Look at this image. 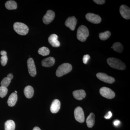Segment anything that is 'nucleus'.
<instances>
[{
  "label": "nucleus",
  "instance_id": "nucleus-13",
  "mask_svg": "<svg viewBox=\"0 0 130 130\" xmlns=\"http://www.w3.org/2000/svg\"><path fill=\"white\" fill-rule=\"evenodd\" d=\"M58 36L56 34H52L50 36L48 41L52 46L58 47L60 46V43L58 40Z\"/></svg>",
  "mask_w": 130,
  "mask_h": 130
},
{
  "label": "nucleus",
  "instance_id": "nucleus-34",
  "mask_svg": "<svg viewBox=\"0 0 130 130\" xmlns=\"http://www.w3.org/2000/svg\"><path fill=\"white\" fill-rule=\"evenodd\" d=\"M33 130H41V129L39 127L36 126V127H35V128H33Z\"/></svg>",
  "mask_w": 130,
  "mask_h": 130
},
{
  "label": "nucleus",
  "instance_id": "nucleus-1",
  "mask_svg": "<svg viewBox=\"0 0 130 130\" xmlns=\"http://www.w3.org/2000/svg\"><path fill=\"white\" fill-rule=\"evenodd\" d=\"M108 64L111 67L118 70H123L126 68V66L123 61L117 58H110L107 60Z\"/></svg>",
  "mask_w": 130,
  "mask_h": 130
},
{
  "label": "nucleus",
  "instance_id": "nucleus-17",
  "mask_svg": "<svg viewBox=\"0 0 130 130\" xmlns=\"http://www.w3.org/2000/svg\"><path fill=\"white\" fill-rule=\"evenodd\" d=\"M18 100V95L17 94L13 93L11 94L9 96L8 100V104L10 107H13L16 104Z\"/></svg>",
  "mask_w": 130,
  "mask_h": 130
},
{
  "label": "nucleus",
  "instance_id": "nucleus-10",
  "mask_svg": "<svg viewBox=\"0 0 130 130\" xmlns=\"http://www.w3.org/2000/svg\"><path fill=\"white\" fill-rule=\"evenodd\" d=\"M55 17V13L53 11L48 10L43 18V21L45 24H48L54 20Z\"/></svg>",
  "mask_w": 130,
  "mask_h": 130
},
{
  "label": "nucleus",
  "instance_id": "nucleus-6",
  "mask_svg": "<svg viewBox=\"0 0 130 130\" xmlns=\"http://www.w3.org/2000/svg\"><path fill=\"white\" fill-rule=\"evenodd\" d=\"M74 117L77 121L80 123H83L85 121L84 113L83 108L80 107H77L74 110Z\"/></svg>",
  "mask_w": 130,
  "mask_h": 130
},
{
  "label": "nucleus",
  "instance_id": "nucleus-12",
  "mask_svg": "<svg viewBox=\"0 0 130 130\" xmlns=\"http://www.w3.org/2000/svg\"><path fill=\"white\" fill-rule=\"evenodd\" d=\"M120 13L123 18L126 20L130 19V9L125 5H122L120 8Z\"/></svg>",
  "mask_w": 130,
  "mask_h": 130
},
{
  "label": "nucleus",
  "instance_id": "nucleus-31",
  "mask_svg": "<svg viewBox=\"0 0 130 130\" xmlns=\"http://www.w3.org/2000/svg\"><path fill=\"white\" fill-rule=\"evenodd\" d=\"M120 122L119 120H115V121L114 122L113 124L115 126H118L120 124Z\"/></svg>",
  "mask_w": 130,
  "mask_h": 130
},
{
  "label": "nucleus",
  "instance_id": "nucleus-22",
  "mask_svg": "<svg viewBox=\"0 0 130 130\" xmlns=\"http://www.w3.org/2000/svg\"><path fill=\"white\" fill-rule=\"evenodd\" d=\"M111 48L115 51L118 53H121L123 51V45L119 42L114 43Z\"/></svg>",
  "mask_w": 130,
  "mask_h": 130
},
{
  "label": "nucleus",
  "instance_id": "nucleus-3",
  "mask_svg": "<svg viewBox=\"0 0 130 130\" xmlns=\"http://www.w3.org/2000/svg\"><path fill=\"white\" fill-rule=\"evenodd\" d=\"M72 69V67L71 64L65 63L59 67L56 71V76L58 77L62 76L63 75L70 72Z\"/></svg>",
  "mask_w": 130,
  "mask_h": 130
},
{
  "label": "nucleus",
  "instance_id": "nucleus-18",
  "mask_svg": "<svg viewBox=\"0 0 130 130\" xmlns=\"http://www.w3.org/2000/svg\"><path fill=\"white\" fill-rule=\"evenodd\" d=\"M34 89L32 86H28L25 88L24 90V93L26 97L28 98H30L34 95Z\"/></svg>",
  "mask_w": 130,
  "mask_h": 130
},
{
  "label": "nucleus",
  "instance_id": "nucleus-21",
  "mask_svg": "<svg viewBox=\"0 0 130 130\" xmlns=\"http://www.w3.org/2000/svg\"><path fill=\"white\" fill-rule=\"evenodd\" d=\"M6 8L9 10L15 9L17 8V4L14 1H8L5 4Z\"/></svg>",
  "mask_w": 130,
  "mask_h": 130
},
{
  "label": "nucleus",
  "instance_id": "nucleus-7",
  "mask_svg": "<svg viewBox=\"0 0 130 130\" xmlns=\"http://www.w3.org/2000/svg\"><path fill=\"white\" fill-rule=\"evenodd\" d=\"M98 78L101 81L108 84H112L115 81V79L113 77L108 76L103 73H98L96 75Z\"/></svg>",
  "mask_w": 130,
  "mask_h": 130
},
{
  "label": "nucleus",
  "instance_id": "nucleus-33",
  "mask_svg": "<svg viewBox=\"0 0 130 130\" xmlns=\"http://www.w3.org/2000/svg\"><path fill=\"white\" fill-rule=\"evenodd\" d=\"M7 53L6 51H2L1 52V54L2 56V55H7Z\"/></svg>",
  "mask_w": 130,
  "mask_h": 130
},
{
  "label": "nucleus",
  "instance_id": "nucleus-35",
  "mask_svg": "<svg viewBox=\"0 0 130 130\" xmlns=\"http://www.w3.org/2000/svg\"><path fill=\"white\" fill-rule=\"evenodd\" d=\"M15 93H16V94H17V91H15Z\"/></svg>",
  "mask_w": 130,
  "mask_h": 130
},
{
  "label": "nucleus",
  "instance_id": "nucleus-32",
  "mask_svg": "<svg viewBox=\"0 0 130 130\" xmlns=\"http://www.w3.org/2000/svg\"><path fill=\"white\" fill-rule=\"evenodd\" d=\"M13 76L12 73H9L7 76V77L8 78H9V79H10V80H11V79H12L13 78Z\"/></svg>",
  "mask_w": 130,
  "mask_h": 130
},
{
  "label": "nucleus",
  "instance_id": "nucleus-8",
  "mask_svg": "<svg viewBox=\"0 0 130 130\" xmlns=\"http://www.w3.org/2000/svg\"><path fill=\"white\" fill-rule=\"evenodd\" d=\"M86 19L90 23L94 24H99L101 21L102 19L99 15L91 13H87L85 16Z\"/></svg>",
  "mask_w": 130,
  "mask_h": 130
},
{
  "label": "nucleus",
  "instance_id": "nucleus-20",
  "mask_svg": "<svg viewBox=\"0 0 130 130\" xmlns=\"http://www.w3.org/2000/svg\"><path fill=\"white\" fill-rule=\"evenodd\" d=\"M5 130H14L15 124L14 121L11 120H7L5 123Z\"/></svg>",
  "mask_w": 130,
  "mask_h": 130
},
{
  "label": "nucleus",
  "instance_id": "nucleus-5",
  "mask_svg": "<svg viewBox=\"0 0 130 130\" xmlns=\"http://www.w3.org/2000/svg\"><path fill=\"white\" fill-rule=\"evenodd\" d=\"M100 93L102 96L107 99H112L115 95V93L113 91L106 87L101 88L100 89Z\"/></svg>",
  "mask_w": 130,
  "mask_h": 130
},
{
  "label": "nucleus",
  "instance_id": "nucleus-26",
  "mask_svg": "<svg viewBox=\"0 0 130 130\" xmlns=\"http://www.w3.org/2000/svg\"><path fill=\"white\" fill-rule=\"evenodd\" d=\"M8 92V89L7 88L1 86L0 87V97L3 98L6 96Z\"/></svg>",
  "mask_w": 130,
  "mask_h": 130
},
{
  "label": "nucleus",
  "instance_id": "nucleus-14",
  "mask_svg": "<svg viewBox=\"0 0 130 130\" xmlns=\"http://www.w3.org/2000/svg\"><path fill=\"white\" fill-rule=\"evenodd\" d=\"M60 101L59 100L56 99L54 100L50 107L51 112L54 113L58 112L60 109Z\"/></svg>",
  "mask_w": 130,
  "mask_h": 130
},
{
  "label": "nucleus",
  "instance_id": "nucleus-28",
  "mask_svg": "<svg viewBox=\"0 0 130 130\" xmlns=\"http://www.w3.org/2000/svg\"><path fill=\"white\" fill-rule=\"evenodd\" d=\"M90 58V56L89 55H84L83 58V61L84 64H87Z\"/></svg>",
  "mask_w": 130,
  "mask_h": 130
},
{
  "label": "nucleus",
  "instance_id": "nucleus-30",
  "mask_svg": "<svg viewBox=\"0 0 130 130\" xmlns=\"http://www.w3.org/2000/svg\"><path fill=\"white\" fill-rule=\"evenodd\" d=\"M112 115V114L111 112L109 111L105 115V116H104V118L106 119H110L111 118Z\"/></svg>",
  "mask_w": 130,
  "mask_h": 130
},
{
  "label": "nucleus",
  "instance_id": "nucleus-9",
  "mask_svg": "<svg viewBox=\"0 0 130 130\" xmlns=\"http://www.w3.org/2000/svg\"><path fill=\"white\" fill-rule=\"evenodd\" d=\"M28 71L31 76L35 77L37 74L35 62L32 58H29L27 61Z\"/></svg>",
  "mask_w": 130,
  "mask_h": 130
},
{
  "label": "nucleus",
  "instance_id": "nucleus-24",
  "mask_svg": "<svg viewBox=\"0 0 130 130\" xmlns=\"http://www.w3.org/2000/svg\"><path fill=\"white\" fill-rule=\"evenodd\" d=\"M111 32L109 31H106L105 32H101L99 35V37L101 40L103 41H105L107 40L110 36H111Z\"/></svg>",
  "mask_w": 130,
  "mask_h": 130
},
{
  "label": "nucleus",
  "instance_id": "nucleus-2",
  "mask_svg": "<svg viewBox=\"0 0 130 130\" xmlns=\"http://www.w3.org/2000/svg\"><path fill=\"white\" fill-rule=\"evenodd\" d=\"M89 36V31L85 26L82 25L78 29L77 37L78 40L82 42L86 41Z\"/></svg>",
  "mask_w": 130,
  "mask_h": 130
},
{
  "label": "nucleus",
  "instance_id": "nucleus-16",
  "mask_svg": "<svg viewBox=\"0 0 130 130\" xmlns=\"http://www.w3.org/2000/svg\"><path fill=\"white\" fill-rule=\"evenodd\" d=\"M55 61L53 57H49L42 61V65L44 67H50L54 64Z\"/></svg>",
  "mask_w": 130,
  "mask_h": 130
},
{
  "label": "nucleus",
  "instance_id": "nucleus-11",
  "mask_svg": "<svg viewBox=\"0 0 130 130\" xmlns=\"http://www.w3.org/2000/svg\"><path fill=\"white\" fill-rule=\"evenodd\" d=\"M77 23V20L74 16L70 17L66 20L65 24L67 27L70 28V29L73 31L75 29Z\"/></svg>",
  "mask_w": 130,
  "mask_h": 130
},
{
  "label": "nucleus",
  "instance_id": "nucleus-15",
  "mask_svg": "<svg viewBox=\"0 0 130 130\" xmlns=\"http://www.w3.org/2000/svg\"><path fill=\"white\" fill-rule=\"evenodd\" d=\"M73 95L75 99L78 100H83L86 96L85 91L83 90L74 91L73 92Z\"/></svg>",
  "mask_w": 130,
  "mask_h": 130
},
{
  "label": "nucleus",
  "instance_id": "nucleus-29",
  "mask_svg": "<svg viewBox=\"0 0 130 130\" xmlns=\"http://www.w3.org/2000/svg\"><path fill=\"white\" fill-rule=\"evenodd\" d=\"M93 1L98 5H103L105 3L106 1L105 0H94Z\"/></svg>",
  "mask_w": 130,
  "mask_h": 130
},
{
  "label": "nucleus",
  "instance_id": "nucleus-4",
  "mask_svg": "<svg viewBox=\"0 0 130 130\" xmlns=\"http://www.w3.org/2000/svg\"><path fill=\"white\" fill-rule=\"evenodd\" d=\"M13 29L18 34L20 35H25L28 34L29 28L25 24L16 22L13 25Z\"/></svg>",
  "mask_w": 130,
  "mask_h": 130
},
{
  "label": "nucleus",
  "instance_id": "nucleus-19",
  "mask_svg": "<svg viewBox=\"0 0 130 130\" xmlns=\"http://www.w3.org/2000/svg\"><path fill=\"white\" fill-rule=\"evenodd\" d=\"M87 126L88 128H92L95 124V115L93 113H91L88 116L86 120Z\"/></svg>",
  "mask_w": 130,
  "mask_h": 130
},
{
  "label": "nucleus",
  "instance_id": "nucleus-25",
  "mask_svg": "<svg viewBox=\"0 0 130 130\" xmlns=\"http://www.w3.org/2000/svg\"><path fill=\"white\" fill-rule=\"evenodd\" d=\"M11 80L8 78L7 77L4 78L1 82V86L7 88L11 83Z\"/></svg>",
  "mask_w": 130,
  "mask_h": 130
},
{
  "label": "nucleus",
  "instance_id": "nucleus-23",
  "mask_svg": "<svg viewBox=\"0 0 130 130\" xmlns=\"http://www.w3.org/2000/svg\"><path fill=\"white\" fill-rule=\"evenodd\" d=\"M38 53L43 56H47L49 54L50 51L48 48L45 47H43L40 48L38 50Z\"/></svg>",
  "mask_w": 130,
  "mask_h": 130
},
{
  "label": "nucleus",
  "instance_id": "nucleus-27",
  "mask_svg": "<svg viewBox=\"0 0 130 130\" xmlns=\"http://www.w3.org/2000/svg\"><path fill=\"white\" fill-rule=\"evenodd\" d=\"M8 58L7 55H2L1 58V64L3 66H5L7 63Z\"/></svg>",
  "mask_w": 130,
  "mask_h": 130
}]
</instances>
